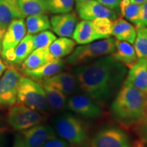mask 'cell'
I'll return each instance as SVG.
<instances>
[{
    "label": "cell",
    "mask_w": 147,
    "mask_h": 147,
    "mask_svg": "<svg viewBox=\"0 0 147 147\" xmlns=\"http://www.w3.org/2000/svg\"><path fill=\"white\" fill-rule=\"evenodd\" d=\"M127 67L112 56L102 57L73 69L80 91L104 107L118 93Z\"/></svg>",
    "instance_id": "1"
},
{
    "label": "cell",
    "mask_w": 147,
    "mask_h": 147,
    "mask_svg": "<svg viewBox=\"0 0 147 147\" xmlns=\"http://www.w3.org/2000/svg\"><path fill=\"white\" fill-rule=\"evenodd\" d=\"M146 97L125 79L111 103L110 117L125 129L129 130L145 117Z\"/></svg>",
    "instance_id": "2"
},
{
    "label": "cell",
    "mask_w": 147,
    "mask_h": 147,
    "mask_svg": "<svg viewBox=\"0 0 147 147\" xmlns=\"http://www.w3.org/2000/svg\"><path fill=\"white\" fill-rule=\"evenodd\" d=\"M57 135L71 147H91V127L76 114L61 113L51 121Z\"/></svg>",
    "instance_id": "3"
},
{
    "label": "cell",
    "mask_w": 147,
    "mask_h": 147,
    "mask_svg": "<svg viewBox=\"0 0 147 147\" xmlns=\"http://www.w3.org/2000/svg\"><path fill=\"white\" fill-rule=\"evenodd\" d=\"M115 50V40L113 38L102 39L76 47L65 61L69 65H84L102 57L111 55Z\"/></svg>",
    "instance_id": "4"
},
{
    "label": "cell",
    "mask_w": 147,
    "mask_h": 147,
    "mask_svg": "<svg viewBox=\"0 0 147 147\" xmlns=\"http://www.w3.org/2000/svg\"><path fill=\"white\" fill-rule=\"evenodd\" d=\"M16 102L37 110L46 116L52 113L41 84L27 77L22 76L20 80Z\"/></svg>",
    "instance_id": "5"
},
{
    "label": "cell",
    "mask_w": 147,
    "mask_h": 147,
    "mask_svg": "<svg viewBox=\"0 0 147 147\" xmlns=\"http://www.w3.org/2000/svg\"><path fill=\"white\" fill-rule=\"evenodd\" d=\"M133 141L122 127L108 125L92 134L91 147H132Z\"/></svg>",
    "instance_id": "6"
},
{
    "label": "cell",
    "mask_w": 147,
    "mask_h": 147,
    "mask_svg": "<svg viewBox=\"0 0 147 147\" xmlns=\"http://www.w3.org/2000/svg\"><path fill=\"white\" fill-rule=\"evenodd\" d=\"M47 119V116L20 104L10 106L7 115V122L9 125L18 131L44 123Z\"/></svg>",
    "instance_id": "7"
},
{
    "label": "cell",
    "mask_w": 147,
    "mask_h": 147,
    "mask_svg": "<svg viewBox=\"0 0 147 147\" xmlns=\"http://www.w3.org/2000/svg\"><path fill=\"white\" fill-rule=\"evenodd\" d=\"M67 109L87 120H98L105 115L104 106L81 91L67 99Z\"/></svg>",
    "instance_id": "8"
},
{
    "label": "cell",
    "mask_w": 147,
    "mask_h": 147,
    "mask_svg": "<svg viewBox=\"0 0 147 147\" xmlns=\"http://www.w3.org/2000/svg\"><path fill=\"white\" fill-rule=\"evenodd\" d=\"M22 78L14 67L5 69L0 77V108L10 107L16 102L18 87Z\"/></svg>",
    "instance_id": "9"
},
{
    "label": "cell",
    "mask_w": 147,
    "mask_h": 147,
    "mask_svg": "<svg viewBox=\"0 0 147 147\" xmlns=\"http://www.w3.org/2000/svg\"><path fill=\"white\" fill-rule=\"evenodd\" d=\"M76 11L82 20L92 21L97 18H108L115 20L117 18V13L110 10L96 0H88L76 1Z\"/></svg>",
    "instance_id": "10"
},
{
    "label": "cell",
    "mask_w": 147,
    "mask_h": 147,
    "mask_svg": "<svg viewBox=\"0 0 147 147\" xmlns=\"http://www.w3.org/2000/svg\"><path fill=\"white\" fill-rule=\"evenodd\" d=\"M21 134L28 147H41L49 140L58 136L53 127L45 123L22 131Z\"/></svg>",
    "instance_id": "11"
},
{
    "label": "cell",
    "mask_w": 147,
    "mask_h": 147,
    "mask_svg": "<svg viewBox=\"0 0 147 147\" xmlns=\"http://www.w3.org/2000/svg\"><path fill=\"white\" fill-rule=\"evenodd\" d=\"M27 33L26 25L24 18L14 19L5 29L1 44V51L3 55L7 51L14 49Z\"/></svg>",
    "instance_id": "12"
},
{
    "label": "cell",
    "mask_w": 147,
    "mask_h": 147,
    "mask_svg": "<svg viewBox=\"0 0 147 147\" xmlns=\"http://www.w3.org/2000/svg\"><path fill=\"white\" fill-rule=\"evenodd\" d=\"M53 32L59 37L71 38L77 24V16L74 12L58 14L50 19Z\"/></svg>",
    "instance_id": "13"
},
{
    "label": "cell",
    "mask_w": 147,
    "mask_h": 147,
    "mask_svg": "<svg viewBox=\"0 0 147 147\" xmlns=\"http://www.w3.org/2000/svg\"><path fill=\"white\" fill-rule=\"evenodd\" d=\"M45 81L59 90L67 97H70L80 92L76 78L72 71H61L47 79Z\"/></svg>",
    "instance_id": "14"
},
{
    "label": "cell",
    "mask_w": 147,
    "mask_h": 147,
    "mask_svg": "<svg viewBox=\"0 0 147 147\" xmlns=\"http://www.w3.org/2000/svg\"><path fill=\"white\" fill-rule=\"evenodd\" d=\"M125 80L136 89L147 95V58L138 59L129 69Z\"/></svg>",
    "instance_id": "15"
},
{
    "label": "cell",
    "mask_w": 147,
    "mask_h": 147,
    "mask_svg": "<svg viewBox=\"0 0 147 147\" xmlns=\"http://www.w3.org/2000/svg\"><path fill=\"white\" fill-rule=\"evenodd\" d=\"M65 69V61L60 59H54L41 67L34 69H25L23 73L28 78L35 80L44 81Z\"/></svg>",
    "instance_id": "16"
},
{
    "label": "cell",
    "mask_w": 147,
    "mask_h": 147,
    "mask_svg": "<svg viewBox=\"0 0 147 147\" xmlns=\"http://www.w3.org/2000/svg\"><path fill=\"white\" fill-rule=\"evenodd\" d=\"M48 104L52 113H61L67 109V97L45 80L41 82Z\"/></svg>",
    "instance_id": "17"
},
{
    "label": "cell",
    "mask_w": 147,
    "mask_h": 147,
    "mask_svg": "<svg viewBox=\"0 0 147 147\" xmlns=\"http://www.w3.org/2000/svg\"><path fill=\"white\" fill-rule=\"evenodd\" d=\"M111 56L129 69L138 59L135 49L131 44L118 40H115V50Z\"/></svg>",
    "instance_id": "18"
},
{
    "label": "cell",
    "mask_w": 147,
    "mask_h": 147,
    "mask_svg": "<svg viewBox=\"0 0 147 147\" xmlns=\"http://www.w3.org/2000/svg\"><path fill=\"white\" fill-rule=\"evenodd\" d=\"M73 40L80 45L91 43L97 40L104 39L95 32L91 21L82 20L76 24L72 34Z\"/></svg>",
    "instance_id": "19"
},
{
    "label": "cell",
    "mask_w": 147,
    "mask_h": 147,
    "mask_svg": "<svg viewBox=\"0 0 147 147\" xmlns=\"http://www.w3.org/2000/svg\"><path fill=\"white\" fill-rule=\"evenodd\" d=\"M112 35L121 41L134 44L136 37V27L123 18L113 20Z\"/></svg>",
    "instance_id": "20"
},
{
    "label": "cell",
    "mask_w": 147,
    "mask_h": 147,
    "mask_svg": "<svg viewBox=\"0 0 147 147\" xmlns=\"http://www.w3.org/2000/svg\"><path fill=\"white\" fill-rule=\"evenodd\" d=\"M23 18L18 0H0V26L6 29L16 18Z\"/></svg>",
    "instance_id": "21"
},
{
    "label": "cell",
    "mask_w": 147,
    "mask_h": 147,
    "mask_svg": "<svg viewBox=\"0 0 147 147\" xmlns=\"http://www.w3.org/2000/svg\"><path fill=\"white\" fill-rule=\"evenodd\" d=\"M53 60L54 59L49 52V47L36 49L21 64L22 70L36 69Z\"/></svg>",
    "instance_id": "22"
},
{
    "label": "cell",
    "mask_w": 147,
    "mask_h": 147,
    "mask_svg": "<svg viewBox=\"0 0 147 147\" xmlns=\"http://www.w3.org/2000/svg\"><path fill=\"white\" fill-rule=\"evenodd\" d=\"M76 45V42L74 40L60 37L50 45L49 52L54 59H60L70 55L74 50Z\"/></svg>",
    "instance_id": "23"
},
{
    "label": "cell",
    "mask_w": 147,
    "mask_h": 147,
    "mask_svg": "<svg viewBox=\"0 0 147 147\" xmlns=\"http://www.w3.org/2000/svg\"><path fill=\"white\" fill-rule=\"evenodd\" d=\"M18 3L24 18L48 12L46 0H18Z\"/></svg>",
    "instance_id": "24"
},
{
    "label": "cell",
    "mask_w": 147,
    "mask_h": 147,
    "mask_svg": "<svg viewBox=\"0 0 147 147\" xmlns=\"http://www.w3.org/2000/svg\"><path fill=\"white\" fill-rule=\"evenodd\" d=\"M27 32L35 35L51 29V22L47 14H38L27 16L25 21Z\"/></svg>",
    "instance_id": "25"
},
{
    "label": "cell",
    "mask_w": 147,
    "mask_h": 147,
    "mask_svg": "<svg viewBox=\"0 0 147 147\" xmlns=\"http://www.w3.org/2000/svg\"><path fill=\"white\" fill-rule=\"evenodd\" d=\"M33 51V35L27 34L14 49L15 59L12 66L21 65Z\"/></svg>",
    "instance_id": "26"
},
{
    "label": "cell",
    "mask_w": 147,
    "mask_h": 147,
    "mask_svg": "<svg viewBox=\"0 0 147 147\" xmlns=\"http://www.w3.org/2000/svg\"><path fill=\"white\" fill-rule=\"evenodd\" d=\"M119 9L123 17L135 25L136 27L138 26L140 5L131 2L130 0H121Z\"/></svg>",
    "instance_id": "27"
},
{
    "label": "cell",
    "mask_w": 147,
    "mask_h": 147,
    "mask_svg": "<svg viewBox=\"0 0 147 147\" xmlns=\"http://www.w3.org/2000/svg\"><path fill=\"white\" fill-rule=\"evenodd\" d=\"M134 48L138 58H147V27H136Z\"/></svg>",
    "instance_id": "28"
},
{
    "label": "cell",
    "mask_w": 147,
    "mask_h": 147,
    "mask_svg": "<svg viewBox=\"0 0 147 147\" xmlns=\"http://www.w3.org/2000/svg\"><path fill=\"white\" fill-rule=\"evenodd\" d=\"M47 11L51 14H65L73 10L74 0H46Z\"/></svg>",
    "instance_id": "29"
},
{
    "label": "cell",
    "mask_w": 147,
    "mask_h": 147,
    "mask_svg": "<svg viewBox=\"0 0 147 147\" xmlns=\"http://www.w3.org/2000/svg\"><path fill=\"white\" fill-rule=\"evenodd\" d=\"M91 21L95 32L97 34L103 38H110L113 31V20L108 18H97Z\"/></svg>",
    "instance_id": "30"
},
{
    "label": "cell",
    "mask_w": 147,
    "mask_h": 147,
    "mask_svg": "<svg viewBox=\"0 0 147 147\" xmlns=\"http://www.w3.org/2000/svg\"><path fill=\"white\" fill-rule=\"evenodd\" d=\"M129 130L134 131L136 138L134 140V145L136 147H144L147 144V117L140 123L136 125Z\"/></svg>",
    "instance_id": "31"
},
{
    "label": "cell",
    "mask_w": 147,
    "mask_h": 147,
    "mask_svg": "<svg viewBox=\"0 0 147 147\" xmlns=\"http://www.w3.org/2000/svg\"><path fill=\"white\" fill-rule=\"evenodd\" d=\"M57 39V36L51 31L46 30L38 34L33 35L34 50L39 48L49 47L51 44Z\"/></svg>",
    "instance_id": "32"
},
{
    "label": "cell",
    "mask_w": 147,
    "mask_h": 147,
    "mask_svg": "<svg viewBox=\"0 0 147 147\" xmlns=\"http://www.w3.org/2000/svg\"><path fill=\"white\" fill-rule=\"evenodd\" d=\"M41 147H71V146L65 140L57 136L49 140Z\"/></svg>",
    "instance_id": "33"
},
{
    "label": "cell",
    "mask_w": 147,
    "mask_h": 147,
    "mask_svg": "<svg viewBox=\"0 0 147 147\" xmlns=\"http://www.w3.org/2000/svg\"><path fill=\"white\" fill-rule=\"evenodd\" d=\"M137 27H147V2L140 5L139 23Z\"/></svg>",
    "instance_id": "34"
},
{
    "label": "cell",
    "mask_w": 147,
    "mask_h": 147,
    "mask_svg": "<svg viewBox=\"0 0 147 147\" xmlns=\"http://www.w3.org/2000/svg\"><path fill=\"white\" fill-rule=\"evenodd\" d=\"M96 1L110 10L117 12L119 9V5L121 0H96Z\"/></svg>",
    "instance_id": "35"
},
{
    "label": "cell",
    "mask_w": 147,
    "mask_h": 147,
    "mask_svg": "<svg viewBox=\"0 0 147 147\" xmlns=\"http://www.w3.org/2000/svg\"><path fill=\"white\" fill-rule=\"evenodd\" d=\"M12 147H28L21 134H18L15 136Z\"/></svg>",
    "instance_id": "36"
},
{
    "label": "cell",
    "mask_w": 147,
    "mask_h": 147,
    "mask_svg": "<svg viewBox=\"0 0 147 147\" xmlns=\"http://www.w3.org/2000/svg\"><path fill=\"white\" fill-rule=\"evenodd\" d=\"M5 130V125L3 120L1 117V116L0 115V147H2L3 144V134H4Z\"/></svg>",
    "instance_id": "37"
},
{
    "label": "cell",
    "mask_w": 147,
    "mask_h": 147,
    "mask_svg": "<svg viewBox=\"0 0 147 147\" xmlns=\"http://www.w3.org/2000/svg\"><path fill=\"white\" fill-rule=\"evenodd\" d=\"M5 32V29H3L0 26V53H1V44H2V40L3 38V36H4Z\"/></svg>",
    "instance_id": "38"
},
{
    "label": "cell",
    "mask_w": 147,
    "mask_h": 147,
    "mask_svg": "<svg viewBox=\"0 0 147 147\" xmlns=\"http://www.w3.org/2000/svg\"><path fill=\"white\" fill-rule=\"evenodd\" d=\"M6 65L3 63V61L1 60V58H0V74H2L4 72L5 69H6Z\"/></svg>",
    "instance_id": "39"
},
{
    "label": "cell",
    "mask_w": 147,
    "mask_h": 147,
    "mask_svg": "<svg viewBox=\"0 0 147 147\" xmlns=\"http://www.w3.org/2000/svg\"><path fill=\"white\" fill-rule=\"evenodd\" d=\"M130 1L132 3H136V4L141 5L142 4V3L147 2V0H130Z\"/></svg>",
    "instance_id": "40"
},
{
    "label": "cell",
    "mask_w": 147,
    "mask_h": 147,
    "mask_svg": "<svg viewBox=\"0 0 147 147\" xmlns=\"http://www.w3.org/2000/svg\"><path fill=\"white\" fill-rule=\"evenodd\" d=\"M145 117H147V97L145 102Z\"/></svg>",
    "instance_id": "41"
},
{
    "label": "cell",
    "mask_w": 147,
    "mask_h": 147,
    "mask_svg": "<svg viewBox=\"0 0 147 147\" xmlns=\"http://www.w3.org/2000/svg\"><path fill=\"white\" fill-rule=\"evenodd\" d=\"M76 1H88V0H76Z\"/></svg>",
    "instance_id": "42"
},
{
    "label": "cell",
    "mask_w": 147,
    "mask_h": 147,
    "mask_svg": "<svg viewBox=\"0 0 147 147\" xmlns=\"http://www.w3.org/2000/svg\"><path fill=\"white\" fill-rule=\"evenodd\" d=\"M1 74H0V77H1Z\"/></svg>",
    "instance_id": "43"
},
{
    "label": "cell",
    "mask_w": 147,
    "mask_h": 147,
    "mask_svg": "<svg viewBox=\"0 0 147 147\" xmlns=\"http://www.w3.org/2000/svg\"><path fill=\"white\" fill-rule=\"evenodd\" d=\"M144 147H147V146H146H146H144Z\"/></svg>",
    "instance_id": "44"
}]
</instances>
